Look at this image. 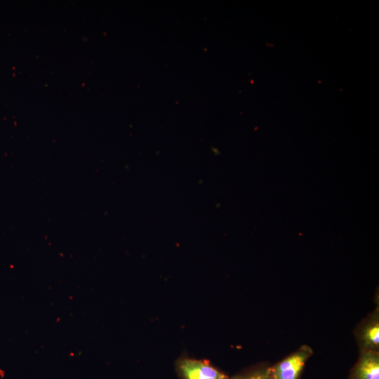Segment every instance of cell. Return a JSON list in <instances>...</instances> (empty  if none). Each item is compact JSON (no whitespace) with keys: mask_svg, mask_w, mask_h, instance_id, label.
Returning a JSON list of instances; mask_svg holds the SVG:
<instances>
[{"mask_svg":"<svg viewBox=\"0 0 379 379\" xmlns=\"http://www.w3.org/2000/svg\"><path fill=\"white\" fill-rule=\"evenodd\" d=\"M313 354L307 345L300 346L274 365L269 366L270 379H300L307 360Z\"/></svg>","mask_w":379,"mask_h":379,"instance_id":"6da1fadb","label":"cell"},{"mask_svg":"<svg viewBox=\"0 0 379 379\" xmlns=\"http://www.w3.org/2000/svg\"><path fill=\"white\" fill-rule=\"evenodd\" d=\"M175 369L181 379H232L206 359L182 357L176 361Z\"/></svg>","mask_w":379,"mask_h":379,"instance_id":"7a4b0ae2","label":"cell"},{"mask_svg":"<svg viewBox=\"0 0 379 379\" xmlns=\"http://www.w3.org/2000/svg\"><path fill=\"white\" fill-rule=\"evenodd\" d=\"M354 334L359 351L379 352L378 306L359 324Z\"/></svg>","mask_w":379,"mask_h":379,"instance_id":"3957f363","label":"cell"},{"mask_svg":"<svg viewBox=\"0 0 379 379\" xmlns=\"http://www.w3.org/2000/svg\"><path fill=\"white\" fill-rule=\"evenodd\" d=\"M349 379H379V352L359 351Z\"/></svg>","mask_w":379,"mask_h":379,"instance_id":"277c9868","label":"cell"},{"mask_svg":"<svg viewBox=\"0 0 379 379\" xmlns=\"http://www.w3.org/2000/svg\"><path fill=\"white\" fill-rule=\"evenodd\" d=\"M269 366L265 364L256 365L232 376V379H270Z\"/></svg>","mask_w":379,"mask_h":379,"instance_id":"5b68a950","label":"cell"}]
</instances>
